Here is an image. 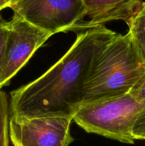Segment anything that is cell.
<instances>
[{
  "mask_svg": "<svg viewBox=\"0 0 145 146\" xmlns=\"http://www.w3.org/2000/svg\"><path fill=\"white\" fill-rule=\"evenodd\" d=\"M117 33L105 26L84 30L67 52L43 75L10 93V115L72 118L98 53Z\"/></svg>",
  "mask_w": 145,
  "mask_h": 146,
  "instance_id": "obj_1",
  "label": "cell"
},
{
  "mask_svg": "<svg viewBox=\"0 0 145 146\" xmlns=\"http://www.w3.org/2000/svg\"><path fill=\"white\" fill-rule=\"evenodd\" d=\"M144 72L145 64L129 33L117 34L94 59L84 86L81 106L129 94Z\"/></svg>",
  "mask_w": 145,
  "mask_h": 146,
  "instance_id": "obj_2",
  "label": "cell"
},
{
  "mask_svg": "<svg viewBox=\"0 0 145 146\" xmlns=\"http://www.w3.org/2000/svg\"><path fill=\"white\" fill-rule=\"evenodd\" d=\"M144 107L145 101L127 94L83 104L74 113L72 121L87 133L134 144L132 128Z\"/></svg>",
  "mask_w": 145,
  "mask_h": 146,
  "instance_id": "obj_3",
  "label": "cell"
},
{
  "mask_svg": "<svg viewBox=\"0 0 145 146\" xmlns=\"http://www.w3.org/2000/svg\"><path fill=\"white\" fill-rule=\"evenodd\" d=\"M14 14L52 35L72 31L85 17L83 0H21Z\"/></svg>",
  "mask_w": 145,
  "mask_h": 146,
  "instance_id": "obj_4",
  "label": "cell"
},
{
  "mask_svg": "<svg viewBox=\"0 0 145 146\" xmlns=\"http://www.w3.org/2000/svg\"><path fill=\"white\" fill-rule=\"evenodd\" d=\"M72 118H25L10 115L9 135L14 146H69Z\"/></svg>",
  "mask_w": 145,
  "mask_h": 146,
  "instance_id": "obj_5",
  "label": "cell"
},
{
  "mask_svg": "<svg viewBox=\"0 0 145 146\" xmlns=\"http://www.w3.org/2000/svg\"><path fill=\"white\" fill-rule=\"evenodd\" d=\"M8 25L9 32L0 75L1 88L9 84L36 51L52 36L15 14L8 21Z\"/></svg>",
  "mask_w": 145,
  "mask_h": 146,
  "instance_id": "obj_6",
  "label": "cell"
},
{
  "mask_svg": "<svg viewBox=\"0 0 145 146\" xmlns=\"http://www.w3.org/2000/svg\"><path fill=\"white\" fill-rule=\"evenodd\" d=\"M88 21H82L72 31H84L122 20L127 22L142 6V0H83Z\"/></svg>",
  "mask_w": 145,
  "mask_h": 146,
  "instance_id": "obj_7",
  "label": "cell"
},
{
  "mask_svg": "<svg viewBox=\"0 0 145 146\" xmlns=\"http://www.w3.org/2000/svg\"><path fill=\"white\" fill-rule=\"evenodd\" d=\"M134 47L139 58L145 64V2L126 23Z\"/></svg>",
  "mask_w": 145,
  "mask_h": 146,
  "instance_id": "obj_8",
  "label": "cell"
},
{
  "mask_svg": "<svg viewBox=\"0 0 145 146\" xmlns=\"http://www.w3.org/2000/svg\"><path fill=\"white\" fill-rule=\"evenodd\" d=\"M10 105L7 94L0 90V146L9 144Z\"/></svg>",
  "mask_w": 145,
  "mask_h": 146,
  "instance_id": "obj_9",
  "label": "cell"
},
{
  "mask_svg": "<svg viewBox=\"0 0 145 146\" xmlns=\"http://www.w3.org/2000/svg\"><path fill=\"white\" fill-rule=\"evenodd\" d=\"M9 32V28L8 21H4L0 14V75L4 64Z\"/></svg>",
  "mask_w": 145,
  "mask_h": 146,
  "instance_id": "obj_10",
  "label": "cell"
},
{
  "mask_svg": "<svg viewBox=\"0 0 145 146\" xmlns=\"http://www.w3.org/2000/svg\"><path fill=\"white\" fill-rule=\"evenodd\" d=\"M132 135L134 140H143L145 137V107L134 124Z\"/></svg>",
  "mask_w": 145,
  "mask_h": 146,
  "instance_id": "obj_11",
  "label": "cell"
},
{
  "mask_svg": "<svg viewBox=\"0 0 145 146\" xmlns=\"http://www.w3.org/2000/svg\"><path fill=\"white\" fill-rule=\"evenodd\" d=\"M129 94L134 98L145 101V72L135 83L132 89L129 91Z\"/></svg>",
  "mask_w": 145,
  "mask_h": 146,
  "instance_id": "obj_12",
  "label": "cell"
},
{
  "mask_svg": "<svg viewBox=\"0 0 145 146\" xmlns=\"http://www.w3.org/2000/svg\"><path fill=\"white\" fill-rule=\"evenodd\" d=\"M5 1H6V2L8 4L9 7V8H11L12 6H14V4H17V3H18V1H21V0H5Z\"/></svg>",
  "mask_w": 145,
  "mask_h": 146,
  "instance_id": "obj_13",
  "label": "cell"
},
{
  "mask_svg": "<svg viewBox=\"0 0 145 146\" xmlns=\"http://www.w3.org/2000/svg\"><path fill=\"white\" fill-rule=\"evenodd\" d=\"M9 7L8 4L6 2L5 0H0V11L4 9Z\"/></svg>",
  "mask_w": 145,
  "mask_h": 146,
  "instance_id": "obj_14",
  "label": "cell"
},
{
  "mask_svg": "<svg viewBox=\"0 0 145 146\" xmlns=\"http://www.w3.org/2000/svg\"><path fill=\"white\" fill-rule=\"evenodd\" d=\"M143 140H145V137H144V139Z\"/></svg>",
  "mask_w": 145,
  "mask_h": 146,
  "instance_id": "obj_15",
  "label": "cell"
},
{
  "mask_svg": "<svg viewBox=\"0 0 145 146\" xmlns=\"http://www.w3.org/2000/svg\"><path fill=\"white\" fill-rule=\"evenodd\" d=\"M0 90H1V88H0Z\"/></svg>",
  "mask_w": 145,
  "mask_h": 146,
  "instance_id": "obj_16",
  "label": "cell"
}]
</instances>
